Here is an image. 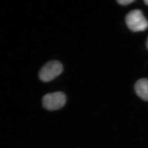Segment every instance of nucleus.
<instances>
[{
    "label": "nucleus",
    "mask_w": 148,
    "mask_h": 148,
    "mask_svg": "<svg viewBox=\"0 0 148 148\" xmlns=\"http://www.w3.org/2000/svg\"><path fill=\"white\" fill-rule=\"evenodd\" d=\"M125 19L127 27L132 32H143L148 29V21L139 10L130 12Z\"/></svg>",
    "instance_id": "nucleus-1"
},
{
    "label": "nucleus",
    "mask_w": 148,
    "mask_h": 148,
    "mask_svg": "<svg viewBox=\"0 0 148 148\" xmlns=\"http://www.w3.org/2000/svg\"><path fill=\"white\" fill-rule=\"evenodd\" d=\"M63 71V64L58 60H52L43 66L40 70L38 76L41 81L48 82L57 77Z\"/></svg>",
    "instance_id": "nucleus-2"
},
{
    "label": "nucleus",
    "mask_w": 148,
    "mask_h": 148,
    "mask_svg": "<svg viewBox=\"0 0 148 148\" xmlns=\"http://www.w3.org/2000/svg\"><path fill=\"white\" fill-rule=\"evenodd\" d=\"M66 99V96L62 92L48 93L43 97L42 106L49 111L57 110L65 105Z\"/></svg>",
    "instance_id": "nucleus-3"
},
{
    "label": "nucleus",
    "mask_w": 148,
    "mask_h": 148,
    "mask_svg": "<svg viewBox=\"0 0 148 148\" xmlns=\"http://www.w3.org/2000/svg\"><path fill=\"white\" fill-rule=\"evenodd\" d=\"M134 90L139 98L144 101H148V79L138 80L134 86Z\"/></svg>",
    "instance_id": "nucleus-4"
},
{
    "label": "nucleus",
    "mask_w": 148,
    "mask_h": 148,
    "mask_svg": "<svg viewBox=\"0 0 148 148\" xmlns=\"http://www.w3.org/2000/svg\"><path fill=\"white\" fill-rule=\"evenodd\" d=\"M134 2V0H118V1H117V2L119 5H128Z\"/></svg>",
    "instance_id": "nucleus-5"
},
{
    "label": "nucleus",
    "mask_w": 148,
    "mask_h": 148,
    "mask_svg": "<svg viewBox=\"0 0 148 148\" xmlns=\"http://www.w3.org/2000/svg\"><path fill=\"white\" fill-rule=\"evenodd\" d=\"M144 3H145V5H148V0H145L144 1Z\"/></svg>",
    "instance_id": "nucleus-6"
},
{
    "label": "nucleus",
    "mask_w": 148,
    "mask_h": 148,
    "mask_svg": "<svg viewBox=\"0 0 148 148\" xmlns=\"http://www.w3.org/2000/svg\"><path fill=\"white\" fill-rule=\"evenodd\" d=\"M146 45H147V47L148 49V37L147 38V42H146Z\"/></svg>",
    "instance_id": "nucleus-7"
}]
</instances>
